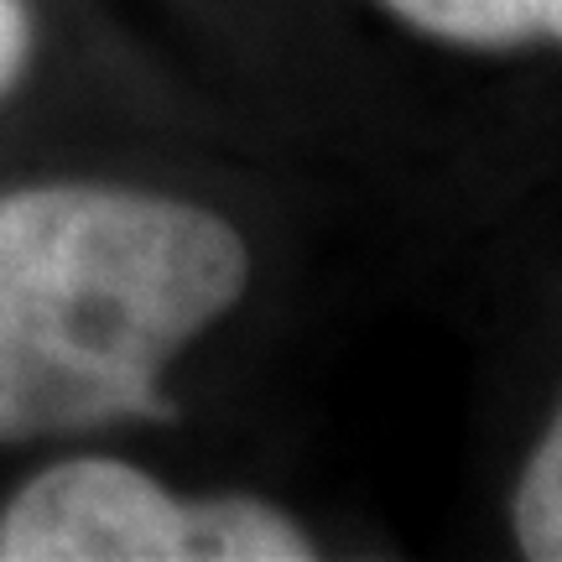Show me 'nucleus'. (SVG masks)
Returning a JSON list of instances; mask_svg holds the SVG:
<instances>
[{
  "label": "nucleus",
  "mask_w": 562,
  "mask_h": 562,
  "mask_svg": "<svg viewBox=\"0 0 562 562\" xmlns=\"http://www.w3.org/2000/svg\"><path fill=\"white\" fill-rule=\"evenodd\" d=\"M245 240L131 188L0 199V442L167 417L161 370L245 292Z\"/></svg>",
  "instance_id": "f257e3e1"
},
{
  "label": "nucleus",
  "mask_w": 562,
  "mask_h": 562,
  "mask_svg": "<svg viewBox=\"0 0 562 562\" xmlns=\"http://www.w3.org/2000/svg\"><path fill=\"white\" fill-rule=\"evenodd\" d=\"M313 542L256 495L178 501L115 459L42 469L0 510V562H302Z\"/></svg>",
  "instance_id": "f03ea898"
},
{
  "label": "nucleus",
  "mask_w": 562,
  "mask_h": 562,
  "mask_svg": "<svg viewBox=\"0 0 562 562\" xmlns=\"http://www.w3.org/2000/svg\"><path fill=\"white\" fill-rule=\"evenodd\" d=\"M406 26L459 47H562V0H381Z\"/></svg>",
  "instance_id": "7ed1b4c3"
},
{
  "label": "nucleus",
  "mask_w": 562,
  "mask_h": 562,
  "mask_svg": "<svg viewBox=\"0 0 562 562\" xmlns=\"http://www.w3.org/2000/svg\"><path fill=\"white\" fill-rule=\"evenodd\" d=\"M510 526H516V547L526 558L562 562V406L516 484Z\"/></svg>",
  "instance_id": "20e7f679"
},
{
  "label": "nucleus",
  "mask_w": 562,
  "mask_h": 562,
  "mask_svg": "<svg viewBox=\"0 0 562 562\" xmlns=\"http://www.w3.org/2000/svg\"><path fill=\"white\" fill-rule=\"evenodd\" d=\"M26 53H32V21H26V5H21V0H0V94L21 79Z\"/></svg>",
  "instance_id": "39448f33"
}]
</instances>
